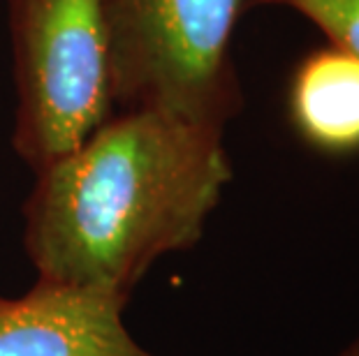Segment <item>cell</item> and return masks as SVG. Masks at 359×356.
I'll return each mask as SVG.
<instances>
[{
    "label": "cell",
    "instance_id": "obj_1",
    "mask_svg": "<svg viewBox=\"0 0 359 356\" xmlns=\"http://www.w3.org/2000/svg\"><path fill=\"white\" fill-rule=\"evenodd\" d=\"M230 180L225 130L121 109L35 171L24 248L37 283L130 299L160 257L200 243Z\"/></svg>",
    "mask_w": 359,
    "mask_h": 356
},
{
    "label": "cell",
    "instance_id": "obj_2",
    "mask_svg": "<svg viewBox=\"0 0 359 356\" xmlns=\"http://www.w3.org/2000/svg\"><path fill=\"white\" fill-rule=\"evenodd\" d=\"M250 0H104L116 109L225 130L243 109L232 40Z\"/></svg>",
    "mask_w": 359,
    "mask_h": 356
},
{
    "label": "cell",
    "instance_id": "obj_3",
    "mask_svg": "<svg viewBox=\"0 0 359 356\" xmlns=\"http://www.w3.org/2000/svg\"><path fill=\"white\" fill-rule=\"evenodd\" d=\"M10 40L12 148L35 173L116 113L104 0H10Z\"/></svg>",
    "mask_w": 359,
    "mask_h": 356
},
{
    "label": "cell",
    "instance_id": "obj_4",
    "mask_svg": "<svg viewBox=\"0 0 359 356\" xmlns=\"http://www.w3.org/2000/svg\"><path fill=\"white\" fill-rule=\"evenodd\" d=\"M128 299L102 290L35 283L0 294V356H154L123 324Z\"/></svg>",
    "mask_w": 359,
    "mask_h": 356
},
{
    "label": "cell",
    "instance_id": "obj_5",
    "mask_svg": "<svg viewBox=\"0 0 359 356\" xmlns=\"http://www.w3.org/2000/svg\"><path fill=\"white\" fill-rule=\"evenodd\" d=\"M290 120L325 155L359 153V56L327 42L313 49L290 81Z\"/></svg>",
    "mask_w": 359,
    "mask_h": 356
},
{
    "label": "cell",
    "instance_id": "obj_6",
    "mask_svg": "<svg viewBox=\"0 0 359 356\" xmlns=\"http://www.w3.org/2000/svg\"><path fill=\"white\" fill-rule=\"evenodd\" d=\"M278 5L299 12L327 42L359 56V0H250V7Z\"/></svg>",
    "mask_w": 359,
    "mask_h": 356
},
{
    "label": "cell",
    "instance_id": "obj_7",
    "mask_svg": "<svg viewBox=\"0 0 359 356\" xmlns=\"http://www.w3.org/2000/svg\"><path fill=\"white\" fill-rule=\"evenodd\" d=\"M339 356H359V336L355 340H350L348 347H343Z\"/></svg>",
    "mask_w": 359,
    "mask_h": 356
}]
</instances>
